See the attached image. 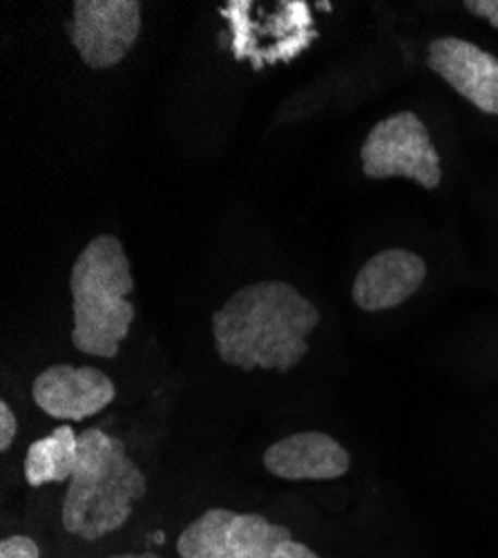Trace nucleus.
<instances>
[{
	"label": "nucleus",
	"mask_w": 498,
	"mask_h": 558,
	"mask_svg": "<svg viewBox=\"0 0 498 558\" xmlns=\"http://www.w3.org/2000/svg\"><path fill=\"white\" fill-rule=\"evenodd\" d=\"M362 172L369 179H412L427 191L442 181V166L427 125L414 112L378 121L360 148Z\"/></svg>",
	"instance_id": "20e7f679"
},
{
	"label": "nucleus",
	"mask_w": 498,
	"mask_h": 558,
	"mask_svg": "<svg viewBox=\"0 0 498 558\" xmlns=\"http://www.w3.org/2000/svg\"><path fill=\"white\" fill-rule=\"evenodd\" d=\"M32 398L50 417L81 423L112 404L117 387L97 366L54 364L36 376Z\"/></svg>",
	"instance_id": "0eeeda50"
},
{
	"label": "nucleus",
	"mask_w": 498,
	"mask_h": 558,
	"mask_svg": "<svg viewBox=\"0 0 498 558\" xmlns=\"http://www.w3.org/2000/svg\"><path fill=\"white\" fill-rule=\"evenodd\" d=\"M427 65L485 114H498V59L476 43L442 36L429 43Z\"/></svg>",
	"instance_id": "6e6552de"
},
{
	"label": "nucleus",
	"mask_w": 498,
	"mask_h": 558,
	"mask_svg": "<svg viewBox=\"0 0 498 558\" xmlns=\"http://www.w3.org/2000/svg\"><path fill=\"white\" fill-rule=\"evenodd\" d=\"M0 558H40V549L29 536H10L0 543Z\"/></svg>",
	"instance_id": "f8f14e48"
},
{
	"label": "nucleus",
	"mask_w": 498,
	"mask_h": 558,
	"mask_svg": "<svg viewBox=\"0 0 498 558\" xmlns=\"http://www.w3.org/2000/svg\"><path fill=\"white\" fill-rule=\"evenodd\" d=\"M270 558H320V556L315 554L308 545L289 538L282 545H278V549L274 551V556H270Z\"/></svg>",
	"instance_id": "2eb2a0df"
},
{
	"label": "nucleus",
	"mask_w": 498,
	"mask_h": 558,
	"mask_svg": "<svg viewBox=\"0 0 498 558\" xmlns=\"http://www.w3.org/2000/svg\"><path fill=\"white\" fill-rule=\"evenodd\" d=\"M108 558H161V556H157L155 551H142V554H114Z\"/></svg>",
	"instance_id": "dca6fc26"
},
{
	"label": "nucleus",
	"mask_w": 498,
	"mask_h": 558,
	"mask_svg": "<svg viewBox=\"0 0 498 558\" xmlns=\"http://www.w3.org/2000/svg\"><path fill=\"white\" fill-rule=\"evenodd\" d=\"M65 32L81 61L108 70L125 59L142 34L139 0H76Z\"/></svg>",
	"instance_id": "423d86ee"
},
{
	"label": "nucleus",
	"mask_w": 498,
	"mask_h": 558,
	"mask_svg": "<svg viewBox=\"0 0 498 558\" xmlns=\"http://www.w3.org/2000/svg\"><path fill=\"white\" fill-rule=\"evenodd\" d=\"M264 468L282 481H336L349 472L351 456L325 432H302L270 445Z\"/></svg>",
	"instance_id": "9d476101"
},
{
	"label": "nucleus",
	"mask_w": 498,
	"mask_h": 558,
	"mask_svg": "<svg viewBox=\"0 0 498 558\" xmlns=\"http://www.w3.org/2000/svg\"><path fill=\"white\" fill-rule=\"evenodd\" d=\"M78 464V434L70 425L34 440L25 453V481L29 487L70 481Z\"/></svg>",
	"instance_id": "9b49d317"
},
{
	"label": "nucleus",
	"mask_w": 498,
	"mask_h": 558,
	"mask_svg": "<svg viewBox=\"0 0 498 558\" xmlns=\"http://www.w3.org/2000/svg\"><path fill=\"white\" fill-rule=\"evenodd\" d=\"M132 291V268L121 240L99 235L78 253L70 272V293L72 344L81 353L104 360L119 353L137 315L134 304L125 300Z\"/></svg>",
	"instance_id": "7ed1b4c3"
},
{
	"label": "nucleus",
	"mask_w": 498,
	"mask_h": 558,
	"mask_svg": "<svg viewBox=\"0 0 498 558\" xmlns=\"http://www.w3.org/2000/svg\"><path fill=\"white\" fill-rule=\"evenodd\" d=\"M427 264L404 248H387L374 255L353 279V302L369 313L389 311L410 300L425 282Z\"/></svg>",
	"instance_id": "1a4fd4ad"
},
{
	"label": "nucleus",
	"mask_w": 498,
	"mask_h": 558,
	"mask_svg": "<svg viewBox=\"0 0 498 558\" xmlns=\"http://www.w3.org/2000/svg\"><path fill=\"white\" fill-rule=\"evenodd\" d=\"M210 324L223 364L287 374L308 353L306 338L318 329L320 311L295 287L268 279L233 293Z\"/></svg>",
	"instance_id": "f257e3e1"
},
{
	"label": "nucleus",
	"mask_w": 498,
	"mask_h": 558,
	"mask_svg": "<svg viewBox=\"0 0 498 558\" xmlns=\"http://www.w3.org/2000/svg\"><path fill=\"white\" fill-rule=\"evenodd\" d=\"M148 483L125 445L99 427L78 434V464L68 483L61 521L68 534L87 543L121 530Z\"/></svg>",
	"instance_id": "f03ea898"
},
{
	"label": "nucleus",
	"mask_w": 498,
	"mask_h": 558,
	"mask_svg": "<svg viewBox=\"0 0 498 558\" xmlns=\"http://www.w3.org/2000/svg\"><path fill=\"white\" fill-rule=\"evenodd\" d=\"M291 530L253 511L210 507L177 538L179 558H270Z\"/></svg>",
	"instance_id": "39448f33"
},
{
	"label": "nucleus",
	"mask_w": 498,
	"mask_h": 558,
	"mask_svg": "<svg viewBox=\"0 0 498 558\" xmlns=\"http://www.w3.org/2000/svg\"><path fill=\"white\" fill-rule=\"evenodd\" d=\"M19 434V421L5 400H0V451H8Z\"/></svg>",
	"instance_id": "ddd939ff"
},
{
	"label": "nucleus",
	"mask_w": 498,
	"mask_h": 558,
	"mask_svg": "<svg viewBox=\"0 0 498 558\" xmlns=\"http://www.w3.org/2000/svg\"><path fill=\"white\" fill-rule=\"evenodd\" d=\"M463 8L472 12L474 16H481L489 21L494 27H498V0H465Z\"/></svg>",
	"instance_id": "4468645a"
}]
</instances>
